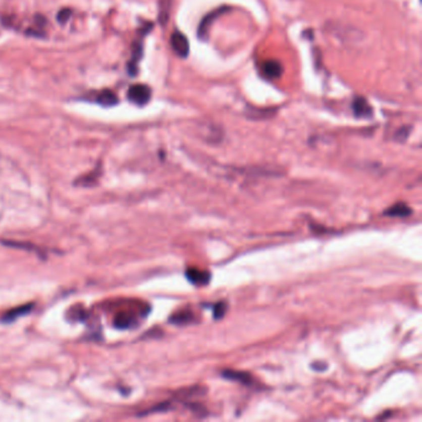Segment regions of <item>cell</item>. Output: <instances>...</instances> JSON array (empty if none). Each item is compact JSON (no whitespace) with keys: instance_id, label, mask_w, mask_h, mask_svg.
Here are the masks:
<instances>
[{"instance_id":"obj_3","label":"cell","mask_w":422,"mask_h":422,"mask_svg":"<svg viewBox=\"0 0 422 422\" xmlns=\"http://www.w3.org/2000/svg\"><path fill=\"white\" fill-rule=\"evenodd\" d=\"M186 276H187L188 281H190L191 284L197 285V286H204V285H208V282L210 281L209 271L199 270V269L197 268L187 269Z\"/></svg>"},{"instance_id":"obj_13","label":"cell","mask_w":422,"mask_h":422,"mask_svg":"<svg viewBox=\"0 0 422 422\" xmlns=\"http://www.w3.org/2000/svg\"><path fill=\"white\" fill-rule=\"evenodd\" d=\"M70 15H71V12L70 10H62L61 13L59 14V15H57V19H59V21L60 23H66V21H67V19L70 18Z\"/></svg>"},{"instance_id":"obj_2","label":"cell","mask_w":422,"mask_h":422,"mask_svg":"<svg viewBox=\"0 0 422 422\" xmlns=\"http://www.w3.org/2000/svg\"><path fill=\"white\" fill-rule=\"evenodd\" d=\"M171 46H172V50L175 51V54H176L177 56L182 57V59H185V57L188 56V52H190V43H188L187 37H186L183 34H181L180 31L172 32Z\"/></svg>"},{"instance_id":"obj_10","label":"cell","mask_w":422,"mask_h":422,"mask_svg":"<svg viewBox=\"0 0 422 422\" xmlns=\"http://www.w3.org/2000/svg\"><path fill=\"white\" fill-rule=\"evenodd\" d=\"M192 321H193V314H192V312L187 311V309L177 312V313H175L174 316L170 319V322H171L172 325H188Z\"/></svg>"},{"instance_id":"obj_9","label":"cell","mask_w":422,"mask_h":422,"mask_svg":"<svg viewBox=\"0 0 422 422\" xmlns=\"http://www.w3.org/2000/svg\"><path fill=\"white\" fill-rule=\"evenodd\" d=\"M133 323H135V320H134V317L131 316V314L125 313V312H123V313H118L117 316H115V319H114L115 327L122 328V330L131 327V326H133Z\"/></svg>"},{"instance_id":"obj_7","label":"cell","mask_w":422,"mask_h":422,"mask_svg":"<svg viewBox=\"0 0 422 422\" xmlns=\"http://www.w3.org/2000/svg\"><path fill=\"white\" fill-rule=\"evenodd\" d=\"M353 112L357 117L365 118L372 115V108L364 98H355L353 102Z\"/></svg>"},{"instance_id":"obj_8","label":"cell","mask_w":422,"mask_h":422,"mask_svg":"<svg viewBox=\"0 0 422 422\" xmlns=\"http://www.w3.org/2000/svg\"><path fill=\"white\" fill-rule=\"evenodd\" d=\"M97 102L99 104H102V106L104 107H112L118 103V98H117V95H115V93L112 92V90L106 89L98 94Z\"/></svg>"},{"instance_id":"obj_6","label":"cell","mask_w":422,"mask_h":422,"mask_svg":"<svg viewBox=\"0 0 422 422\" xmlns=\"http://www.w3.org/2000/svg\"><path fill=\"white\" fill-rule=\"evenodd\" d=\"M262 72L268 78L276 79L282 75V66L278 61H267L262 65Z\"/></svg>"},{"instance_id":"obj_5","label":"cell","mask_w":422,"mask_h":422,"mask_svg":"<svg viewBox=\"0 0 422 422\" xmlns=\"http://www.w3.org/2000/svg\"><path fill=\"white\" fill-rule=\"evenodd\" d=\"M412 213V209L410 207H407L405 203H397L393 207L388 208V209L384 212V216H388V217H409Z\"/></svg>"},{"instance_id":"obj_1","label":"cell","mask_w":422,"mask_h":422,"mask_svg":"<svg viewBox=\"0 0 422 422\" xmlns=\"http://www.w3.org/2000/svg\"><path fill=\"white\" fill-rule=\"evenodd\" d=\"M128 98L138 106H144L151 98V89L145 84H134L128 90Z\"/></svg>"},{"instance_id":"obj_4","label":"cell","mask_w":422,"mask_h":422,"mask_svg":"<svg viewBox=\"0 0 422 422\" xmlns=\"http://www.w3.org/2000/svg\"><path fill=\"white\" fill-rule=\"evenodd\" d=\"M222 375H223L224 378H227L228 380H233V382L240 383L246 386H251L254 384L253 377L246 372H238V371H230V369H227V371L222 372Z\"/></svg>"},{"instance_id":"obj_11","label":"cell","mask_w":422,"mask_h":422,"mask_svg":"<svg viewBox=\"0 0 422 422\" xmlns=\"http://www.w3.org/2000/svg\"><path fill=\"white\" fill-rule=\"evenodd\" d=\"M32 307H34V305H25V306L18 307V308H15V309H12V311H9L7 314H5L3 320H4L5 322H12V321L16 320L18 317L29 313V311L30 309H32Z\"/></svg>"},{"instance_id":"obj_12","label":"cell","mask_w":422,"mask_h":422,"mask_svg":"<svg viewBox=\"0 0 422 422\" xmlns=\"http://www.w3.org/2000/svg\"><path fill=\"white\" fill-rule=\"evenodd\" d=\"M227 311V303L226 302H219L217 305L213 307V319L215 320H221L222 317L226 314Z\"/></svg>"}]
</instances>
